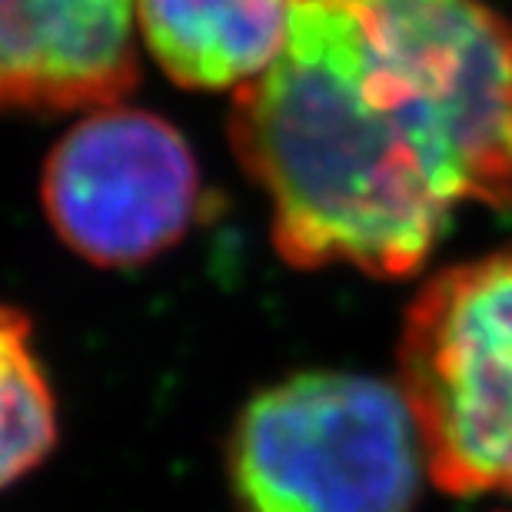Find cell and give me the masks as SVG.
Here are the masks:
<instances>
[{
	"instance_id": "6da1fadb",
	"label": "cell",
	"mask_w": 512,
	"mask_h": 512,
	"mask_svg": "<svg viewBox=\"0 0 512 512\" xmlns=\"http://www.w3.org/2000/svg\"><path fill=\"white\" fill-rule=\"evenodd\" d=\"M230 143L290 266L416 273L459 203L512 213V24L483 0H296Z\"/></svg>"
},
{
	"instance_id": "7a4b0ae2",
	"label": "cell",
	"mask_w": 512,
	"mask_h": 512,
	"mask_svg": "<svg viewBox=\"0 0 512 512\" xmlns=\"http://www.w3.org/2000/svg\"><path fill=\"white\" fill-rule=\"evenodd\" d=\"M423 459L399 389L316 370L250 399L227 469L240 512H413Z\"/></svg>"
},
{
	"instance_id": "3957f363",
	"label": "cell",
	"mask_w": 512,
	"mask_h": 512,
	"mask_svg": "<svg viewBox=\"0 0 512 512\" xmlns=\"http://www.w3.org/2000/svg\"><path fill=\"white\" fill-rule=\"evenodd\" d=\"M399 393L443 493L512 499V247L423 283L403 316Z\"/></svg>"
},
{
	"instance_id": "277c9868",
	"label": "cell",
	"mask_w": 512,
	"mask_h": 512,
	"mask_svg": "<svg viewBox=\"0 0 512 512\" xmlns=\"http://www.w3.org/2000/svg\"><path fill=\"white\" fill-rule=\"evenodd\" d=\"M40 190L64 247L94 266H137L190 230L200 167L177 127L110 104L64 133Z\"/></svg>"
},
{
	"instance_id": "5b68a950",
	"label": "cell",
	"mask_w": 512,
	"mask_h": 512,
	"mask_svg": "<svg viewBox=\"0 0 512 512\" xmlns=\"http://www.w3.org/2000/svg\"><path fill=\"white\" fill-rule=\"evenodd\" d=\"M140 0H0V114L110 107L137 80Z\"/></svg>"
},
{
	"instance_id": "8992f818",
	"label": "cell",
	"mask_w": 512,
	"mask_h": 512,
	"mask_svg": "<svg viewBox=\"0 0 512 512\" xmlns=\"http://www.w3.org/2000/svg\"><path fill=\"white\" fill-rule=\"evenodd\" d=\"M296 0H140V34L190 90L247 87L283 54Z\"/></svg>"
},
{
	"instance_id": "52a82bcc",
	"label": "cell",
	"mask_w": 512,
	"mask_h": 512,
	"mask_svg": "<svg viewBox=\"0 0 512 512\" xmlns=\"http://www.w3.org/2000/svg\"><path fill=\"white\" fill-rule=\"evenodd\" d=\"M57 399L34 346V326L0 303V489L30 476L57 446Z\"/></svg>"
}]
</instances>
